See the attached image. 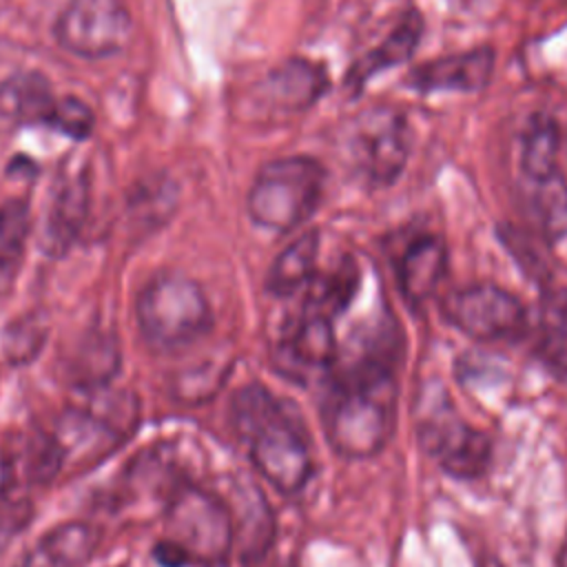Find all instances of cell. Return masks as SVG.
<instances>
[{"label":"cell","mask_w":567,"mask_h":567,"mask_svg":"<svg viewBox=\"0 0 567 567\" xmlns=\"http://www.w3.org/2000/svg\"><path fill=\"white\" fill-rule=\"evenodd\" d=\"M401 330L392 317L357 332L326 372L319 421L328 445L348 461L385 450L399 412Z\"/></svg>","instance_id":"cell-1"},{"label":"cell","mask_w":567,"mask_h":567,"mask_svg":"<svg viewBox=\"0 0 567 567\" xmlns=\"http://www.w3.org/2000/svg\"><path fill=\"white\" fill-rule=\"evenodd\" d=\"M230 425L270 487L284 496L308 487L315 476L312 436L297 403L252 381L233 394Z\"/></svg>","instance_id":"cell-2"},{"label":"cell","mask_w":567,"mask_h":567,"mask_svg":"<svg viewBox=\"0 0 567 567\" xmlns=\"http://www.w3.org/2000/svg\"><path fill=\"white\" fill-rule=\"evenodd\" d=\"M326 188V168L310 155H284L266 162L248 190L250 219L275 233H290L308 221Z\"/></svg>","instance_id":"cell-3"},{"label":"cell","mask_w":567,"mask_h":567,"mask_svg":"<svg viewBox=\"0 0 567 567\" xmlns=\"http://www.w3.org/2000/svg\"><path fill=\"white\" fill-rule=\"evenodd\" d=\"M137 323L153 350L173 352L202 339L213 326V312L199 284L184 275H159L137 299Z\"/></svg>","instance_id":"cell-4"},{"label":"cell","mask_w":567,"mask_h":567,"mask_svg":"<svg viewBox=\"0 0 567 567\" xmlns=\"http://www.w3.org/2000/svg\"><path fill=\"white\" fill-rule=\"evenodd\" d=\"M168 540L177 543L199 567H226L235 549L233 514L224 496L182 481L166 501Z\"/></svg>","instance_id":"cell-5"},{"label":"cell","mask_w":567,"mask_h":567,"mask_svg":"<svg viewBox=\"0 0 567 567\" xmlns=\"http://www.w3.org/2000/svg\"><path fill=\"white\" fill-rule=\"evenodd\" d=\"M421 452L454 481H478L489 472L494 443L489 434L465 421L445 392L432 394L414 423Z\"/></svg>","instance_id":"cell-6"},{"label":"cell","mask_w":567,"mask_h":567,"mask_svg":"<svg viewBox=\"0 0 567 567\" xmlns=\"http://www.w3.org/2000/svg\"><path fill=\"white\" fill-rule=\"evenodd\" d=\"M441 317L461 334L481 341H516L527 330V308L507 288L492 281L458 286L441 297Z\"/></svg>","instance_id":"cell-7"},{"label":"cell","mask_w":567,"mask_h":567,"mask_svg":"<svg viewBox=\"0 0 567 567\" xmlns=\"http://www.w3.org/2000/svg\"><path fill=\"white\" fill-rule=\"evenodd\" d=\"M412 131L403 113L377 106L357 120L348 140L346 155L352 171L365 186H392L410 157Z\"/></svg>","instance_id":"cell-8"},{"label":"cell","mask_w":567,"mask_h":567,"mask_svg":"<svg viewBox=\"0 0 567 567\" xmlns=\"http://www.w3.org/2000/svg\"><path fill=\"white\" fill-rule=\"evenodd\" d=\"M131 33L122 0H71L60 13L55 38L80 58H104L120 51Z\"/></svg>","instance_id":"cell-9"},{"label":"cell","mask_w":567,"mask_h":567,"mask_svg":"<svg viewBox=\"0 0 567 567\" xmlns=\"http://www.w3.org/2000/svg\"><path fill=\"white\" fill-rule=\"evenodd\" d=\"M330 86L323 64L290 58L270 69L252 89L257 113L268 117H290L312 109Z\"/></svg>","instance_id":"cell-10"},{"label":"cell","mask_w":567,"mask_h":567,"mask_svg":"<svg viewBox=\"0 0 567 567\" xmlns=\"http://www.w3.org/2000/svg\"><path fill=\"white\" fill-rule=\"evenodd\" d=\"M64 467V452L53 430L13 432L0 452V489L4 496L24 494L51 483Z\"/></svg>","instance_id":"cell-11"},{"label":"cell","mask_w":567,"mask_h":567,"mask_svg":"<svg viewBox=\"0 0 567 567\" xmlns=\"http://www.w3.org/2000/svg\"><path fill=\"white\" fill-rule=\"evenodd\" d=\"M339 354L334 321L301 310L275 350V368L290 381L303 383L315 372H328Z\"/></svg>","instance_id":"cell-12"},{"label":"cell","mask_w":567,"mask_h":567,"mask_svg":"<svg viewBox=\"0 0 567 567\" xmlns=\"http://www.w3.org/2000/svg\"><path fill=\"white\" fill-rule=\"evenodd\" d=\"M496 55L492 47H476L461 53L441 55L412 66L405 75V84L421 93L456 91L472 93L489 84Z\"/></svg>","instance_id":"cell-13"},{"label":"cell","mask_w":567,"mask_h":567,"mask_svg":"<svg viewBox=\"0 0 567 567\" xmlns=\"http://www.w3.org/2000/svg\"><path fill=\"white\" fill-rule=\"evenodd\" d=\"M235 527V547L244 565H255L266 558L277 536L275 512L259 489V485L237 478L233 483V498L228 501Z\"/></svg>","instance_id":"cell-14"},{"label":"cell","mask_w":567,"mask_h":567,"mask_svg":"<svg viewBox=\"0 0 567 567\" xmlns=\"http://www.w3.org/2000/svg\"><path fill=\"white\" fill-rule=\"evenodd\" d=\"M447 272V246L436 235L414 237L399 255L396 284L410 308L434 297Z\"/></svg>","instance_id":"cell-15"},{"label":"cell","mask_w":567,"mask_h":567,"mask_svg":"<svg viewBox=\"0 0 567 567\" xmlns=\"http://www.w3.org/2000/svg\"><path fill=\"white\" fill-rule=\"evenodd\" d=\"M423 35V18L419 11L410 9L405 11L399 22L392 27V31L368 53H363L348 71L343 84L350 89L352 95H357L377 73H383L392 66H399L408 62Z\"/></svg>","instance_id":"cell-16"},{"label":"cell","mask_w":567,"mask_h":567,"mask_svg":"<svg viewBox=\"0 0 567 567\" xmlns=\"http://www.w3.org/2000/svg\"><path fill=\"white\" fill-rule=\"evenodd\" d=\"M89 204V186L82 168H66L53 190V199L44 224V246L49 252L62 255L78 237Z\"/></svg>","instance_id":"cell-17"},{"label":"cell","mask_w":567,"mask_h":567,"mask_svg":"<svg viewBox=\"0 0 567 567\" xmlns=\"http://www.w3.org/2000/svg\"><path fill=\"white\" fill-rule=\"evenodd\" d=\"M58 97L38 73H18L0 84V131L24 124H53Z\"/></svg>","instance_id":"cell-18"},{"label":"cell","mask_w":567,"mask_h":567,"mask_svg":"<svg viewBox=\"0 0 567 567\" xmlns=\"http://www.w3.org/2000/svg\"><path fill=\"white\" fill-rule=\"evenodd\" d=\"M97 545V529L73 520L47 532L20 567H84Z\"/></svg>","instance_id":"cell-19"},{"label":"cell","mask_w":567,"mask_h":567,"mask_svg":"<svg viewBox=\"0 0 567 567\" xmlns=\"http://www.w3.org/2000/svg\"><path fill=\"white\" fill-rule=\"evenodd\" d=\"M560 128L547 113H534L520 131L518 166L525 184H536L560 173Z\"/></svg>","instance_id":"cell-20"},{"label":"cell","mask_w":567,"mask_h":567,"mask_svg":"<svg viewBox=\"0 0 567 567\" xmlns=\"http://www.w3.org/2000/svg\"><path fill=\"white\" fill-rule=\"evenodd\" d=\"M319 233L306 230L292 239L270 264L266 290L275 297H290L312 281L319 261Z\"/></svg>","instance_id":"cell-21"},{"label":"cell","mask_w":567,"mask_h":567,"mask_svg":"<svg viewBox=\"0 0 567 567\" xmlns=\"http://www.w3.org/2000/svg\"><path fill=\"white\" fill-rule=\"evenodd\" d=\"M536 354L556 377L567 381V290L543 297L536 326Z\"/></svg>","instance_id":"cell-22"},{"label":"cell","mask_w":567,"mask_h":567,"mask_svg":"<svg viewBox=\"0 0 567 567\" xmlns=\"http://www.w3.org/2000/svg\"><path fill=\"white\" fill-rule=\"evenodd\" d=\"M359 268L354 259L346 257L339 266L328 270L326 275L317 272L308 284V295L303 301L306 312H315L328 319H337L354 299L359 290Z\"/></svg>","instance_id":"cell-23"},{"label":"cell","mask_w":567,"mask_h":567,"mask_svg":"<svg viewBox=\"0 0 567 567\" xmlns=\"http://www.w3.org/2000/svg\"><path fill=\"white\" fill-rule=\"evenodd\" d=\"M529 186V213L538 233L547 241L567 239V182L558 173L549 179L527 184Z\"/></svg>","instance_id":"cell-24"},{"label":"cell","mask_w":567,"mask_h":567,"mask_svg":"<svg viewBox=\"0 0 567 567\" xmlns=\"http://www.w3.org/2000/svg\"><path fill=\"white\" fill-rule=\"evenodd\" d=\"M29 226V208L22 199H9L0 206V295L13 286L20 270Z\"/></svg>","instance_id":"cell-25"},{"label":"cell","mask_w":567,"mask_h":567,"mask_svg":"<svg viewBox=\"0 0 567 567\" xmlns=\"http://www.w3.org/2000/svg\"><path fill=\"white\" fill-rule=\"evenodd\" d=\"M117 368V350L109 339L89 341L82 346L75 363V377L89 388H100Z\"/></svg>","instance_id":"cell-26"},{"label":"cell","mask_w":567,"mask_h":567,"mask_svg":"<svg viewBox=\"0 0 567 567\" xmlns=\"http://www.w3.org/2000/svg\"><path fill=\"white\" fill-rule=\"evenodd\" d=\"M44 341V328L38 323L35 317L20 319L9 326L4 334V352L11 363H27L31 361Z\"/></svg>","instance_id":"cell-27"},{"label":"cell","mask_w":567,"mask_h":567,"mask_svg":"<svg viewBox=\"0 0 567 567\" xmlns=\"http://www.w3.org/2000/svg\"><path fill=\"white\" fill-rule=\"evenodd\" d=\"M153 556H155V560H157L162 567H188V565H190L188 554H186L177 543H173V540H168V538H164V540H159V543L155 545Z\"/></svg>","instance_id":"cell-28"},{"label":"cell","mask_w":567,"mask_h":567,"mask_svg":"<svg viewBox=\"0 0 567 567\" xmlns=\"http://www.w3.org/2000/svg\"><path fill=\"white\" fill-rule=\"evenodd\" d=\"M476 567H505V565H503L496 556H489V554H487L483 560L476 563Z\"/></svg>","instance_id":"cell-29"},{"label":"cell","mask_w":567,"mask_h":567,"mask_svg":"<svg viewBox=\"0 0 567 567\" xmlns=\"http://www.w3.org/2000/svg\"><path fill=\"white\" fill-rule=\"evenodd\" d=\"M288 567H292V565H288Z\"/></svg>","instance_id":"cell-30"}]
</instances>
